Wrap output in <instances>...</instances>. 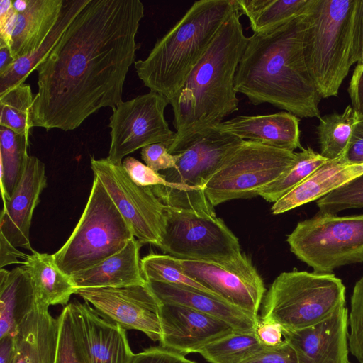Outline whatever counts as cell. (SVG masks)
Wrapping results in <instances>:
<instances>
[{
  "instance_id": "47",
  "label": "cell",
  "mask_w": 363,
  "mask_h": 363,
  "mask_svg": "<svg viewBox=\"0 0 363 363\" xmlns=\"http://www.w3.org/2000/svg\"><path fill=\"white\" fill-rule=\"evenodd\" d=\"M29 255L22 252L13 246L4 235L0 233V267L3 268L9 264H21Z\"/></svg>"
},
{
  "instance_id": "2",
  "label": "cell",
  "mask_w": 363,
  "mask_h": 363,
  "mask_svg": "<svg viewBox=\"0 0 363 363\" xmlns=\"http://www.w3.org/2000/svg\"><path fill=\"white\" fill-rule=\"evenodd\" d=\"M306 11L270 32L248 37L235 89L253 105L267 103L297 117L320 118L321 96L304 55Z\"/></svg>"
},
{
  "instance_id": "10",
  "label": "cell",
  "mask_w": 363,
  "mask_h": 363,
  "mask_svg": "<svg viewBox=\"0 0 363 363\" xmlns=\"http://www.w3.org/2000/svg\"><path fill=\"white\" fill-rule=\"evenodd\" d=\"M296 152L244 140L204 186L214 207L228 201L258 196L294 163Z\"/></svg>"
},
{
  "instance_id": "24",
  "label": "cell",
  "mask_w": 363,
  "mask_h": 363,
  "mask_svg": "<svg viewBox=\"0 0 363 363\" xmlns=\"http://www.w3.org/2000/svg\"><path fill=\"white\" fill-rule=\"evenodd\" d=\"M143 245L133 238L118 252L94 267L71 275V280L76 289L146 284L140 260V249Z\"/></svg>"
},
{
  "instance_id": "42",
  "label": "cell",
  "mask_w": 363,
  "mask_h": 363,
  "mask_svg": "<svg viewBox=\"0 0 363 363\" xmlns=\"http://www.w3.org/2000/svg\"><path fill=\"white\" fill-rule=\"evenodd\" d=\"M240 363H298L294 349L286 342L276 348H267Z\"/></svg>"
},
{
  "instance_id": "6",
  "label": "cell",
  "mask_w": 363,
  "mask_h": 363,
  "mask_svg": "<svg viewBox=\"0 0 363 363\" xmlns=\"http://www.w3.org/2000/svg\"><path fill=\"white\" fill-rule=\"evenodd\" d=\"M260 319L284 329L311 327L345 306V286L333 274L298 271L281 273L263 298Z\"/></svg>"
},
{
  "instance_id": "13",
  "label": "cell",
  "mask_w": 363,
  "mask_h": 363,
  "mask_svg": "<svg viewBox=\"0 0 363 363\" xmlns=\"http://www.w3.org/2000/svg\"><path fill=\"white\" fill-rule=\"evenodd\" d=\"M75 294L124 329L141 331L153 341L161 340V301L147 282L118 288H79Z\"/></svg>"
},
{
  "instance_id": "5",
  "label": "cell",
  "mask_w": 363,
  "mask_h": 363,
  "mask_svg": "<svg viewBox=\"0 0 363 363\" xmlns=\"http://www.w3.org/2000/svg\"><path fill=\"white\" fill-rule=\"evenodd\" d=\"M360 0H311L306 13L303 49L321 98L336 96L350 67L362 57Z\"/></svg>"
},
{
  "instance_id": "49",
  "label": "cell",
  "mask_w": 363,
  "mask_h": 363,
  "mask_svg": "<svg viewBox=\"0 0 363 363\" xmlns=\"http://www.w3.org/2000/svg\"><path fill=\"white\" fill-rule=\"evenodd\" d=\"M13 59L8 48L0 47V74L2 73L13 62Z\"/></svg>"
},
{
  "instance_id": "48",
  "label": "cell",
  "mask_w": 363,
  "mask_h": 363,
  "mask_svg": "<svg viewBox=\"0 0 363 363\" xmlns=\"http://www.w3.org/2000/svg\"><path fill=\"white\" fill-rule=\"evenodd\" d=\"M16 355V343L13 335L0 338V363H13Z\"/></svg>"
},
{
  "instance_id": "30",
  "label": "cell",
  "mask_w": 363,
  "mask_h": 363,
  "mask_svg": "<svg viewBox=\"0 0 363 363\" xmlns=\"http://www.w3.org/2000/svg\"><path fill=\"white\" fill-rule=\"evenodd\" d=\"M29 138L1 126V189L3 204L19 182L28 157Z\"/></svg>"
},
{
  "instance_id": "45",
  "label": "cell",
  "mask_w": 363,
  "mask_h": 363,
  "mask_svg": "<svg viewBox=\"0 0 363 363\" xmlns=\"http://www.w3.org/2000/svg\"><path fill=\"white\" fill-rule=\"evenodd\" d=\"M352 106L359 113H363V55L357 62L347 88Z\"/></svg>"
},
{
  "instance_id": "28",
  "label": "cell",
  "mask_w": 363,
  "mask_h": 363,
  "mask_svg": "<svg viewBox=\"0 0 363 363\" xmlns=\"http://www.w3.org/2000/svg\"><path fill=\"white\" fill-rule=\"evenodd\" d=\"M23 266L30 275L37 302L48 306L66 305L75 294L76 286L57 266L54 255L34 250Z\"/></svg>"
},
{
  "instance_id": "43",
  "label": "cell",
  "mask_w": 363,
  "mask_h": 363,
  "mask_svg": "<svg viewBox=\"0 0 363 363\" xmlns=\"http://www.w3.org/2000/svg\"><path fill=\"white\" fill-rule=\"evenodd\" d=\"M17 16L18 12L13 6V1H0V47L10 50Z\"/></svg>"
},
{
  "instance_id": "22",
  "label": "cell",
  "mask_w": 363,
  "mask_h": 363,
  "mask_svg": "<svg viewBox=\"0 0 363 363\" xmlns=\"http://www.w3.org/2000/svg\"><path fill=\"white\" fill-rule=\"evenodd\" d=\"M162 303L184 306L218 318L235 330L255 332L259 315L255 316L220 298L194 289L160 282H147Z\"/></svg>"
},
{
  "instance_id": "23",
  "label": "cell",
  "mask_w": 363,
  "mask_h": 363,
  "mask_svg": "<svg viewBox=\"0 0 363 363\" xmlns=\"http://www.w3.org/2000/svg\"><path fill=\"white\" fill-rule=\"evenodd\" d=\"M362 174L363 162H349L345 156L328 160L308 178L274 203L272 213L278 215L318 201Z\"/></svg>"
},
{
  "instance_id": "50",
  "label": "cell",
  "mask_w": 363,
  "mask_h": 363,
  "mask_svg": "<svg viewBox=\"0 0 363 363\" xmlns=\"http://www.w3.org/2000/svg\"><path fill=\"white\" fill-rule=\"evenodd\" d=\"M29 0L13 1V6L18 13H22L26 10Z\"/></svg>"
},
{
  "instance_id": "35",
  "label": "cell",
  "mask_w": 363,
  "mask_h": 363,
  "mask_svg": "<svg viewBox=\"0 0 363 363\" xmlns=\"http://www.w3.org/2000/svg\"><path fill=\"white\" fill-rule=\"evenodd\" d=\"M140 267L147 282L179 285L220 298L213 291L186 274L179 259L169 255L149 254L140 260Z\"/></svg>"
},
{
  "instance_id": "11",
  "label": "cell",
  "mask_w": 363,
  "mask_h": 363,
  "mask_svg": "<svg viewBox=\"0 0 363 363\" xmlns=\"http://www.w3.org/2000/svg\"><path fill=\"white\" fill-rule=\"evenodd\" d=\"M168 104L169 101L165 96L150 91L113 108L108 125L111 145L107 158L122 164L125 156L149 145L163 143L167 147L176 134L164 118Z\"/></svg>"
},
{
  "instance_id": "25",
  "label": "cell",
  "mask_w": 363,
  "mask_h": 363,
  "mask_svg": "<svg viewBox=\"0 0 363 363\" xmlns=\"http://www.w3.org/2000/svg\"><path fill=\"white\" fill-rule=\"evenodd\" d=\"M64 0H29L26 10L18 13L11 55L16 60L30 54L44 41L56 24Z\"/></svg>"
},
{
  "instance_id": "12",
  "label": "cell",
  "mask_w": 363,
  "mask_h": 363,
  "mask_svg": "<svg viewBox=\"0 0 363 363\" xmlns=\"http://www.w3.org/2000/svg\"><path fill=\"white\" fill-rule=\"evenodd\" d=\"M94 175L102 183L117 209L128 224L133 236L145 244L158 247L165 225V205L150 187L136 184L122 164L107 157H91Z\"/></svg>"
},
{
  "instance_id": "1",
  "label": "cell",
  "mask_w": 363,
  "mask_h": 363,
  "mask_svg": "<svg viewBox=\"0 0 363 363\" xmlns=\"http://www.w3.org/2000/svg\"><path fill=\"white\" fill-rule=\"evenodd\" d=\"M143 16L140 0H89L36 67L33 127L72 130L99 109L122 102Z\"/></svg>"
},
{
  "instance_id": "4",
  "label": "cell",
  "mask_w": 363,
  "mask_h": 363,
  "mask_svg": "<svg viewBox=\"0 0 363 363\" xmlns=\"http://www.w3.org/2000/svg\"><path fill=\"white\" fill-rule=\"evenodd\" d=\"M236 0H199L161 38L145 60L135 62L138 77L169 101L182 89Z\"/></svg>"
},
{
  "instance_id": "29",
  "label": "cell",
  "mask_w": 363,
  "mask_h": 363,
  "mask_svg": "<svg viewBox=\"0 0 363 363\" xmlns=\"http://www.w3.org/2000/svg\"><path fill=\"white\" fill-rule=\"evenodd\" d=\"M255 34L270 32L304 13L311 0H236Z\"/></svg>"
},
{
  "instance_id": "27",
  "label": "cell",
  "mask_w": 363,
  "mask_h": 363,
  "mask_svg": "<svg viewBox=\"0 0 363 363\" xmlns=\"http://www.w3.org/2000/svg\"><path fill=\"white\" fill-rule=\"evenodd\" d=\"M89 0H64L60 17L41 45L33 52L14 60L0 74V94L25 82L28 75L50 54L65 31Z\"/></svg>"
},
{
  "instance_id": "9",
  "label": "cell",
  "mask_w": 363,
  "mask_h": 363,
  "mask_svg": "<svg viewBox=\"0 0 363 363\" xmlns=\"http://www.w3.org/2000/svg\"><path fill=\"white\" fill-rule=\"evenodd\" d=\"M164 213V230L158 247L168 255L222 266L230 265L243 257L238 238L216 215L167 205Z\"/></svg>"
},
{
  "instance_id": "40",
  "label": "cell",
  "mask_w": 363,
  "mask_h": 363,
  "mask_svg": "<svg viewBox=\"0 0 363 363\" xmlns=\"http://www.w3.org/2000/svg\"><path fill=\"white\" fill-rule=\"evenodd\" d=\"M141 158L154 171H166L176 167L179 156L169 152L163 143H155L141 150Z\"/></svg>"
},
{
  "instance_id": "41",
  "label": "cell",
  "mask_w": 363,
  "mask_h": 363,
  "mask_svg": "<svg viewBox=\"0 0 363 363\" xmlns=\"http://www.w3.org/2000/svg\"><path fill=\"white\" fill-rule=\"evenodd\" d=\"M130 363H197L163 346L152 347L134 354Z\"/></svg>"
},
{
  "instance_id": "15",
  "label": "cell",
  "mask_w": 363,
  "mask_h": 363,
  "mask_svg": "<svg viewBox=\"0 0 363 363\" xmlns=\"http://www.w3.org/2000/svg\"><path fill=\"white\" fill-rule=\"evenodd\" d=\"M243 141L213 128L204 130L172 152L179 156L176 167L162 174L169 182L204 189L212 175Z\"/></svg>"
},
{
  "instance_id": "18",
  "label": "cell",
  "mask_w": 363,
  "mask_h": 363,
  "mask_svg": "<svg viewBox=\"0 0 363 363\" xmlns=\"http://www.w3.org/2000/svg\"><path fill=\"white\" fill-rule=\"evenodd\" d=\"M76 331L89 363H130L125 329L102 317L87 302L69 303Z\"/></svg>"
},
{
  "instance_id": "34",
  "label": "cell",
  "mask_w": 363,
  "mask_h": 363,
  "mask_svg": "<svg viewBox=\"0 0 363 363\" xmlns=\"http://www.w3.org/2000/svg\"><path fill=\"white\" fill-rule=\"evenodd\" d=\"M33 99L30 86L25 83L0 94V125L29 138Z\"/></svg>"
},
{
  "instance_id": "16",
  "label": "cell",
  "mask_w": 363,
  "mask_h": 363,
  "mask_svg": "<svg viewBox=\"0 0 363 363\" xmlns=\"http://www.w3.org/2000/svg\"><path fill=\"white\" fill-rule=\"evenodd\" d=\"M160 315V345L184 355L236 331L218 318L181 305L161 302Z\"/></svg>"
},
{
  "instance_id": "7",
  "label": "cell",
  "mask_w": 363,
  "mask_h": 363,
  "mask_svg": "<svg viewBox=\"0 0 363 363\" xmlns=\"http://www.w3.org/2000/svg\"><path fill=\"white\" fill-rule=\"evenodd\" d=\"M133 238L128 224L94 176L82 216L69 238L53 255L60 269L70 277L118 252Z\"/></svg>"
},
{
  "instance_id": "44",
  "label": "cell",
  "mask_w": 363,
  "mask_h": 363,
  "mask_svg": "<svg viewBox=\"0 0 363 363\" xmlns=\"http://www.w3.org/2000/svg\"><path fill=\"white\" fill-rule=\"evenodd\" d=\"M255 334L262 345L267 348H276L286 342L283 328L278 323L263 321L259 318Z\"/></svg>"
},
{
  "instance_id": "39",
  "label": "cell",
  "mask_w": 363,
  "mask_h": 363,
  "mask_svg": "<svg viewBox=\"0 0 363 363\" xmlns=\"http://www.w3.org/2000/svg\"><path fill=\"white\" fill-rule=\"evenodd\" d=\"M122 165L130 179L138 186L152 187L164 186L175 190L182 188L181 184L167 181L162 174L157 172L133 157H126Z\"/></svg>"
},
{
  "instance_id": "20",
  "label": "cell",
  "mask_w": 363,
  "mask_h": 363,
  "mask_svg": "<svg viewBox=\"0 0 363 363\" xmlns=\"http://www.w3.org/2000/svg\"><path fill=\"white\" fill-rule=\"evenodd\" d=\"M300 119L287 111L258 116H237L212 127L252 141L281 150H303L300 141Z\"/></svg>"
},
{
  "instance_id": "19",
  "label": "cell",
  "mask_w": 363,
  "mask_h": 363,
  "mask_svg": "<svg viewBox=\"0 0 363 363\" xmlns=\"http://www.w3.org/2000/svg\"><path fill=\"white\" fill-rule=\"evenodd\" d=\"M46 186L44 163L29 155L23 175L1 213L0 233L16 247L34 251L30 240L31 220Z\"/></svg>"
},
{
  "instance_id": "32",
  "label": "cell",
  "mask_w": 363,
  "mask_h": 363,
  "mask_svg": "<svg viewBox=\"0 0 363 363\" xmlns=\"http://www.w3.org/2000/svg\"><path fill=\"white\" fill-rule=\"evenodd\" d=\"M265 349L255 332L235 331L206 345L197 353L210 363H240Z\"/></svg>"
},
{
  "instance_id": "31",
  "label": "cell",
  "mask_w": 363,
  "mask_h": 363,
  "mask_svg": "<svg viewBox=\"0 0 363 363\" xmlns=\"http://www.w3.org/2000/svg\"><path fill=\"white\" fill-rule=\"evenodd\" d=\"M357 112L348 105L342 113L327 114L320 118L317 133L320 154L327 160H335L346 155L357 121Z\"/></svg>"
},
{
  "instance_id": "36",
  "label": "cell",
  "mask_w": 363,
  "mask_h": 363,
  "mask_svg": "<svg viewBox=\"0 0 363 363\" xmlns=\"http://www.w3.org/2000/svg\"><path fill=\"white\" fill-rule=\"evenodd\" d=\"M58 318L59 339L55 363H89L76 331L69 304L62 309Z\"/></svg>"
},
{
  "instance_id": "37",
  "label": "cell",
  "mask_w": 363,
  "mask_h": 363,
  "mask_svg": "<svg viewBox=\"0 0 363 363\" xmlns=\"http://www.w3.org/2000/svg\"><path fill=\"white\" fill-rule=\"evenodd\" d=\"M316 205L319 213L331 214L363 208V174L318 199Z\"/></svg>"
},
{
  "instance_id": "8",
  "label": "cell",
  "mask_w": 363,
  "mask_h": 363,
  "mask_svg": "<svg viewBox=\"0 0 363 363\" xmlns=\"http://www.w3.org/2000/svg\"><path fill=\"white\" fill-rule=\"evenodd\" d=\"M290 250L312 267L329 274L363 262V214L337 216L319 213L298 223L287 236Z\"/></svg>"
},
{
  "instance_id": "26",
  "label": "cell",
  "mask_w": 363,
  "mask_h": 363,
  "mask_svg": "<svg viewBox=\"0 0 363 363\" xmlns=\"http://www.w3.org/2000/svg\"><path fill=\"white\" fill-rule=\"evenodd\" d=\"M36 298L30 275L22 265L0 269V338L13 335L34 308Z\"/></svg>"
},
{
  "instance_id": "17",
  "label": "cell",
  "mask_w": 363,
  "mask_h": 363,
  "mask_svg": "<svg viewBox=\"0 0 363 363\" xmlns=\"http://www.w3.org/2000/svg\"><path fill=\"white\" fill-rule=\"evenodd\" d=\"M348 314L343 306L311 327L283 328L284 339L295 351L298 363H350Z\"/></svg>"
},
{
  "instance_id": "3",
  "label": "cell",
  "mask_w": 363,
  "mask_h": 363,
  "mask_svg": "<svg viewBox=\"0 0 363 363\" xmlns=\"http://www.w3.org/2000/svg\"><path fill=\"white\" fill-rule=\"evenodd\" d=\"M242 15L237 4L182 89L169 100L176 130L175 137L167 147L169 153L238 111L235 78L248 41L240 22Z\"/></svg>"
},
{
  "instance_id": "21",
  "label": "cell",
  "mask_w": 363,
  "mask_h": 363,
  "mask_svg": "<svg viewBox=\"0 0 363 363\" xmlns=\"http://www.w3.org/2000/svg\"><path fill=\"white\" fill-rule=\"evenodd\" d=\"M48 307L36 301L17 327L13 363H55L60 321L50 314Z\"/></svg>"
},
{
  "instance_id": "46",
  "label": "cell",
  "mask_w": 363,
  "mask_h": 363,
  "mask_svg": "<svg viewBox=\"0 0 363 363\" xmlns=\"http://www.w3.org/2000/svg\"><path fill=\"white\" fill-rule=\"evenodd\" d=\"M345 157L351 162H363V113H357L351 142Z\"/></svg>"
},
{
  "instance_id": "38",
  "label": "cell",
  "mask_w": 363,
  "mask_h": 363,
  "mask_svg": "<svg viewBox=\"0 0 363 363\" xmlns=\"http://www.w3.org/2000/svg\"><path fill=\"white\" fill-rule=\"evenodd\" d=\"M348 325L350 351L359 363H363V275L356 282L351 296Z\"/></svg>"
},
{
  "instance_id": "14",
  "label": "cell",
  "mask_w": 363,
  "mask_h": 363,
  "mask_svg": "<svg viewBox=\"0 0 363 363\" xmlns=\"http://www.w3.org/2000/svg\"><path fill=\"white\" fill-rule=\"evenodd\" d=\"M179 261L186 274L223 301L259 316L266 289L251 259L245 254L228 266L199 260Z\"/></svg>"
},
{
  "instance_id": "33",
  "label": "cell",
  "mask_w": 363,
  "mask_h": 363,
  "mask_svg": "<svg viewBox=\"0 0 363 363\" xmlns=\"http://www.w3.org/2000/svg\"><path fill=\"white\" fill-rule=\"evenodd\" d=\"M292 165L277 179L262 189L258 196L275 203L308 178L328 160L311 147L296 152Z\"/></svg>"
}]
</instances>
